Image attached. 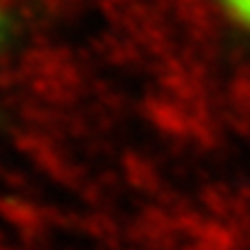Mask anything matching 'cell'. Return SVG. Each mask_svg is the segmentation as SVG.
Masks as SVG:
<instances>
[{"label":"cell","instance_id":"cell-1","mask_svg":"<svg viewBox=\"0 0 250 250\" xmlns=\"http://www.w3.org/2000/svg\"><path fill=\"white\" fill-rule=\"evenodd\" d=\"M223 4L242 25L250 29V0H223Z\"/></svg>","mask_w":250,"mask_h":250}]
</instances>
